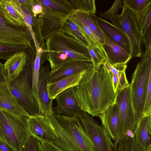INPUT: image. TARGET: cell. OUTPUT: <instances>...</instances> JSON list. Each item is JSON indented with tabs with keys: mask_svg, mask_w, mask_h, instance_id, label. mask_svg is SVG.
Here are the masks:
<instances>
[{
	"mask_svg": "<svg viewBox=\"0 0 151 151\" xmlns=\"http://www.w3.org/2000/svg\"><path fill=\"white\" fill-rule=\"evenodd\" d=\"M137 24L142 36L151 26V4L135 18Z\"/></svg>",
	"mask_w": 151,
	"mask_h": 151,
	"instance_id": "f1b7e54d",
	"label": "cell"
},
{
	"mask_svg": "<svg viewBox=\"0 0 151 151\" xmlns=\"http://www.w3.org/2000/svg\"><path fill=\"white\" fill-rule=\"evenodd\" d=\"M9 80L0 83V90L7 86L9 84Z\"/></svg>",
	"mask_w": 151,
	"mask_h": 151,
	"instance_id": "7dc6e473",
	"label": "cell"
},
{
	"mask_svg": "<svg viewBox=\"0 0 151 151\" xmlns=\"http://www.w3.org/2000/svg\"><path fill=\"white\" fill-rule=\"evenodd\" d=\"M75 88L80 107L92 117L98 116L115 101L111 73L104 64L87 71Z\"/></svg>",
	"mask_w": 151,
	"mask_h": 151,
	"instance_id": "6da1fadb",
	"label": "cell"
},
{
	"mask_svg": "<svg viewBox=\"0 0 151 151\" xmlns=\"http://www.w3.org/2000/svg\"><path fill=\"white\" fill-rule=\"evenodd\" d=\"M57 106L53 108L55 114L80 118L86 113L80 107L75 87L67 89L55 97Z\"/></svg>",
	"mask_w": 151,
	"mask_h": 151,
	"instance_id": "7c38bea8",
	"label": "cell"
},
{
	"mask_svg": "<svg viewBox=\"0 0 151 151\" xmlns=\"http://www.w3.org/2000/svg\"><path fill=\"white\" fill-rule=\"evenodd\" d=\"M41 5L42 12L39 19L34 17L36 19H34L33 25L38 26L42 39L46 40L53 34L60 32L65 20L70 14L52 10Z\"/></svg>",
	"mask_w": 151,
	"mask_h": 151,
	"instance_id": "30bf717a",
	"label": "cell"
},
{
	"mask_svg": "<svg viewBox=\"0 0 151 151\" xmlns=\"http://www.w3.org/2000/svg\"><path fill=\"white\" fill-rule=\"evenodd\" d=\"M50 68L48 65L40 66L36 93L39 115L45 117L49 116L54 113L52 106L53 100L49 98L47 89Z\"/></svg>",
	"mask_w": 151,
	"mask_h": 151,
	"instance_id": "4fadbf2b",
	"label": "cell"
},
{
	"mask_svg": "<svg viewBox=\"0 0 151 151\" xmlns=\"http://www.w3.org/2000/svg\"><path fill=\"white\" fill-rule=\"evenodd\" d=\"M45 118L50 136L48 144L58 151H95L79 118L53 113Z\"/></svg>",
	"mask_w": 151,
	"mask_h": 151,
	"instance_id": "7a4b0ae2",
	"label": "cell"
},
{
	"mask_svg": "<svg viewBox=\"0 0 151 151\" xmlns=\"http://www.w3.org/2000/svg\"><path fill=\"white\" fill-rule=\"evenodd\" d=\"M79 119L95 151H114V145L112 139L103 126L99 125L93 117L86 113Z\"/></svg>",
	"mask_w": 151,
	"mask_h": 151,
	"instance_id": "9c48e42d",
	"label": "cell"
},
{
	"mask_svg": "<svg viewBox=\"0 0 151 151\" xmlns=\"http://www.w3.org/2000/svg\"><path fill=\"white\" fill-rule=\"evenodd\" d=\"M91 57L93 66L104 64L107 61V56L102 45L89 41L87 47Z\"/></svg>",
	"mask_w": 151,
	"mask_h": 151,
	"instance_id": "83f0119b",
	"label": "cell"
},
{
	"mask_svg": "<svg viewBox=\"0 0 151 151\" xmlns=\"http://www.w3.org/2000/svg\"><path fill=\"white\" fill-rule=\"evenodd\" d=\"M30 47L29 45L11 46L0 43V59L6 60L15 53L25 51Z\"/></svg>",
	"mask_w": 151,
	"mask_h": 151,
	"instance_id": "d6a6232c",
	"label": "cell"
},
{
	"mask_svg": "<svg viewBox=\"0 0 151 151\" xmlns=\"http://www.w3.org/2000/svg\"><path fill=\"white\" fill-rule=\"evenodd\" d=\"M40 142L36 138L30 136L24 146L22 151H39Z\"/></svg>",
	"mask_w": 151,
	"mask_h": 151,
	"instance_id": "74e56055",
	"label": "cell"
},
{
	"mask_svg": "<svg viewBox=\"0 0 151 151\" xmlns=\"http://www.w3.org/2000/svg\"><path fill=\"white\" fill-rule=\"evenodd\" d=\"M0 151H13L9 147L0 140Z\"/></svg>",
	"mask_w": 151,
	"mask_h": 151,
	"instance_id": "bcb514c9",
	"label": "cell"
},
{
	"mask_svg": "<svg viewBox=\"0 0 151 151\" xmlns=\"http://www.w3.org/2000/svg\"><path fill=\"white\" fill-rule=\"evenodd\" d=\"M37 3L54 10L70 14L74 8L69 0H36Z\"/></svg>",
	"mask_w": 151,
	"mask_h": 151,
	"instance_id": "4316f807",
	"label": "cell"
},
{
	"mask_svg": "<svg viewBox=\"0 0 151 151\" xmlns=\"http://www.w3.org/2000/svg\"><path fill=\"white\" fill-rule=\"evenodd\" d=\"M110 73L112 77L114 91L115 93H116L118 85L119 78L117 75L113 74L111 72Z\"/></svg>",
	"mask_w": 151,
	"mask_h": 151,
	"instance_id": "b9f144b4",
	"label": "cell"
},
{
	"mask_svg": "<svg viewBox=\"0 0 151 151\" xmlns=\"http://www.w3.org/2000/svg\"><path fill=\"white\" fill-rule=\"evenodd\" d=\"M145 151H151V146L147 150Z\"/></svg>",
	"mask_w": 151,
	"mask_h": 151,
	"instance_id": "681fc988",
	"label": "cell"
},
{
	"mask_svg": "<svg viewBox=\"0 0 151 151\" xmlns=\"http://www.w3.org/2000/svg\"><path fill=\"white\" fill-rule=\"evenodd\" d=\"M123 3V6L128 9L136 18L151 4V0H124Z\"/></svg>",
	"mask_w": 151,
	"mask_h": 151,
	"instance_id": "f546056e",
	"label": "cell"
},
{
	"mask_svg": "<svg viewBox=\"0 0 151 151\" xmlns=\"http://www.w3.org/2000/svg\"><path fill=\"white\" fill-rule=\"evenodd\" d=\"M9 80L6 76L3 64L0 62V83Z\"/></svg>",
	"mask_w": 151,
	"mask_h": 151,
	"instance_id": "7bdbcfd3",
	"label": "cell"
},
{
	"mask_svg": "<svg viewBox=\"0 0 151 151\" xmlns=\"http://www.w3.org/2000/svg\"><path fill=\"white\" fill-rule=\"evenodd\" d=\"M12 6L26 23L32 36H34L32 28L33 16L31 11L32 7L27 4H21L16 0H5Z\"/></svg>",
	"mask_w": 151,
	"mask_h": 151,
	"instance_id": "cb8c5ba5",
	"label": "cell"
},
{
	"mask_svg": "<svg viewBox=\"0 0 151 151\" xmlns=\"http://www.w3.org/2000/svg\"><path fill=\"white\" fill-rule=\"evenodd\" d=\"M87 70H83L56 81L48 83L47 89L49 98L53 100L58 95L64 91L78 85Z\"/></svg>",
	"mask_w": 151,
	"mask_h": 151,
	"instance_id": "ac0fdd59",
	"label": "cell"
},
{
	"mask_svg": "<svg viewBox=\"0 0 151 151\" xmlns=\"http://www.w3.org/2000/svg\"><path fill=\"white\" fill-rule=\"evenodd\" d=\"M114 151H145L134 137H124L114 146Z\"/></svg>",
	"mask_w": 151,
	"mask_h": 151,
	"instance_id": "4dcf8cb0",
	"label": "cell"
},
{
	"mask_svg": "<svg viewBox=\"0 0 151 151\" xmlns=\"http://www.w3.org/2000/svg\"><path fill=\"white\" fill-rule=\"evenodd\" d=\"M45 44L44 52L64 53L68 56V62L92 61L86 46L72 36L60 32L50 37L46 40Z\"/></svg>",
	"mask_w": 151,
	"mask_h": 151,
	"instance_id": "5b68a950",
	"label": "cell"
},
{
	"mask_svg": "<svg viewBox=\"0 0 151 151\" xmlns=\"http://www.w3.org/2000/svg\"><path fill=\"white\" fill-rule=\"evenodd\" d=\"M103 33L104 40L102 45L107 56V61L112 65L127 64L132 58L131 55Z\"/></svg>",
	"mask_w": 151,
	"mask_h": 151,
	"instance_id": "e0dca14e",
	"label": "cell"
},
{
	"mask_svg": "<svg viewBox=\"0 0 151 151\" xmlns=\"http://www.w3.org/2000/svg\"><path fill=\"white\" fill-rule=\"evenodd\" d=\"M27 60L25 51L15 53L3 64L4 71L9 81L15 79L23 70Z\"/></svg>",
	"mask_w": 151,
	"mask_h": 151,
	"instance_id": "ffe728a7",
	"label": "cell"
},
{
	"mask_svg": "<svg viewBox=\"0 0 151 151\" xmlns=\"http://www.w3.org/2000/svg\"><path fill=\"white\" fill-rule=\"evenodd\" d=\"M141 56L130 84L134 107L139 119L142 115L147 85L151 76V55L142 54Z\"/></svg>",
	"mask_w": 151,
	"mask_h": 151,
	"instance_id": "52a82bcc",
	"label": "cell"
},
{
	"mask_svg": "<svg viewBox=\"0 0 151 151\" xmlns=\"http://www.w3.org/2000/svg\"><path fill=\"white\" fill-rule=\"evenodd\" d=\"M70 17L73 20L74 22L82 32L89 42V41H91L96 44L100 43L96 36L88 27L77 19L74 17Z\"/></svg>",
	"mask_w": 151,
	"mask_h": 151,
	"instance_id": "e575fe53",
	"label": "cell"
},
{
	"mask_svg": "<svg viewBox=\"0 0 151 151\" xmlns=\"http://www.w3.org/2000/svg\"><path fill=\"white\" fill-rule=\"evenodd\" d=\"M115 101L119 109V122L114 146L128 131L134 133L139 118L135 111L130 84L116 91Z\"/></svg>",
	"mask_w": 151,
	"mask_h": 151,
	"instance_id": "8992f818",
	"label": "cell"
},
{
	"mask_svg": "<svg viewBox=\"0 0 151 151\" xmlns=\"http://www.w3.org/2000/svg\"><path fill=\"white\" fill-rule=\"evenodd\" d=\"M112 140L116 139L119 122V108L116 101L98 116Z\"/></svg>",
	"mask_w": 151,
	"mask_h": 151,
	"instance_id": "2e32d148",
	"label": "cell"
},
{
	"mask_svg": "<svg viewBox=\"0 0 151 151\" xmlns=\"http://www.w3.org/2000/svg\"><path fill=\"white\" fill-rule=\"evenodd\" d=\"M69 17H74L86 26L102 45L104 43V37L102 30L91 18V14L79 9L73 10Z\"/></svg>",
	"mask_w": 151,
	"mask_h": 151,
	"instance_id": "603a6c76",
	"label": "cell"
},
{
	"mask_svg": "<svg viewBox=\"0 0 151 151\" xmlns=\"http://www.w3.org/2000/svg\"><path fill=\"white\" fill-rule=\"evenodd\" d=\"M93 66L92 61H77L65 63L50 71L49 83L56 81L83 70H88Z\"/></svg>",
	"mask_w": 151,
	"mask_h": 151,
	"instance_id": "9a60e30c",
	"label": "cell"
},
{
	"mask_svg": "<svg viewBox=\"0 0 151 151\" xmlns=\"http://www.w3.org/2000/svg\"><path fill=\"white\" fill-rule=\"evenodd\" d=\"M123 1L122 0H115L111 8L107 11L99 13V15L101 17H104L111 20L112 19L118 15L119 10L123 7L122 5Z\"/></svg>",
	"mask_w": 151,
	"mask_h": 151,
	"instance_id": "d590c367",
	"label": "cell"
},
{
	"mask_svg": "<svg viewBox=\"0 0 151 151\" xmlns=\"http://www.w3.org/2000/svg\"><path fill=\"white\" fill-rule=\"evenodd\" d=\"M60 32L72 36L87 47L89 45V42L73 20L69 16L65 20Z\"/></svg>",
	"mask_w": 151,
	"mask_h": 151,
	"instance_id": "484cf974",
	"label": "cell"
},
{
	"mask_svg": "<svg viewBox=\"0 0 151 151\" xmlns=\"http://www.w3.org/2000/svg\"><path fill=\"white\" fill-rule=\"evenodd\" d=\"M33 62L27 58L24 68L15 79L9 81V89L23 108L31 116L39 115L37 100L33 94L32 68Z\"/></svg>",
	"mask_w": 151,
	"mask_h": 151,
	"instance_id": "277c9868",
	"label": "cell"
},
{
	"mask_svg": "<svg viewBox=\"0 0 151 151\" xmlns=\"http://www.w3.org/2000/svg\"><path fill=\"white\" fill-rule=\"evenodd\" d=\"M136 142L145 151L151 146V114L142 116L134 132Z\"/></svg>",
	"mask_w": 151,
	"mask_h": 151,
	"instance_id": "d6986e66",
	"label": "cell"
},
{
	"mask_svg": "<svg viewBox=\"0 0 151 151\" xmlns=\"http://www.w3.org/2000/svg\"><path fill=\"white\" fill-rule=\"evenodd\" d=\"M43 151H58L51 145L44 142H40Z\"/></svg>",
	"mask_w": 151,
	"mask_h": 151,
	"instance_id": "ee69618b",
	"label": "cell"
},
{
	"mask_svg": "<svg viewBox=\"0 0 151 151\" xmlns=\"http://www.w3.org/2000/svg\"><path fill=\"white\" fill-rule=\"evenodd\" d=\"M96 23L102 31L111 40L124 49L131 56V44L127 35L118 27L107 21L91 14Z\"/></svg>",
	"mask_w": 151,
	"mask_h": 151,
	"instance_id": "5bb4252c",
	"label": "cell"
},
{
	"mask_svg": "<svg viewBox=\"0 0 151 151\" xmlns=\"http://www.w3.org/2000/svg\"><path fill=\"white\" fill-rule=\"evenodd\" d=\"M74 9H79L91 14H95L96 9L94 0H69Z\"/></svg>",
	"mask_w": 151,
	"mask_h": 151,
	"instance_id": "836d02e7",
	"label": "cell"
},
{
	"mask_svg": "<svg viewBox=\"0 0 151 151\" xmlns=\"http://www.w3.org/2000/svg\"><path fill=\"white\" fill-rule=\"evenodd\" d=\"M44 52V50L41 48L39 49L38 50H36L35 58L33 63L32 88L33 95L36 99L40 70L42 63L41 61V58L42 53Z\"/></svg>",
	"mask_w": 151,
	"mask_h": 151,
	"instance_id": "1f68e13d",
	"label": "cell"
},
{
	"mask_svg": "<svg viewBox=\"0 0 151 151\" xmlns=\"http://www.w3.org/2000/svg\"><path fill=\"white\" fill-rule=\"evenodd\" d=\"M28 117L0 108V140L13 151H22L30 136Z\"/></svg>",
	"mask_w": 151,
	"mask_h": 151,
	"instance_id": "3957f363",
	"label": "cell"
},
{
	"mask_svg": "<svg viewBox=\"0 0 151 151\" xmlns=\"http://www.w3.org/2000/svg\"><path fill=\"white\" fill-rule=\"evenodd\" d=\"M0 108L16 114L27 117L30 116L23 108L12 93L8 85L0 90Z\"/></svg>",
	"mask_w": 151,
	"mask_h": 151,
	"instance_id": "7402d4cb",
	"label": "cell"
},
{
	"mask_svg": "<svg viewBox=\"0 0 151 151\" xmlns=\"http://www.w3.org/2000/svg\"><path fill=\"white\" fill-rule=\"evenodd\" d=\"M39 151H43L40 142L39 143Z\"/></svg>",
	"mask_w": 151,
	"mask_h": 151,
	"instance_id": "c3c4849f",
	"label": "cell"
},
{
	"mask_svg": "<svg viewBox=\"0 0 151 151\" xmlns=\"http://www.w3.org/2000/svg\"><path fill=\"white\" fill-rule=\"evenodd\" d=\"M30 35L27 27H16L7 22L0 8V43L11 46L26 45L31 47Z\"/></svg>",
	"mask_w": 151,
	"mask_h": 151,
	"instance_id": "8fae6325",
	"label": "cell"
},
{
	"mask_svg": "<svg viewBox=\"0 0 151 151\" xmlns=\"http://www.w3.org/2000/svg\"><path fill=\"white\" fill-rule=\"evenodd\" d=\"M16 0L19 3L26 4L31 7L33 6L35 3L33 0Z\"/></svg>",
	"mask_w": 151,
	"mask_h": 151,
	"instance_id": "f6af8a7d",
	"label": "cell"
},
{
	"mask_svg": "<svg viewBox=\"0 0 151 151\" xmlns=\"http://www.w3.org/2000/svg\"><path fill=\"white\" fill-rule=\"evenodd\" d=\"M151 114V76L149 80L144 101L142 115Z\"/></svg>",
	"mask_w": 151,
	"mask_h": 151,
	"instance_id": "8d00e7d4",
	"label": "cell"
},
{
	"mask_svg": "<svg viewBox=\"0 0 151 151\" xmlns=\"http://www.w3.org/2000/svg\"><path fill=\"white\" fill-rule=\"evenodd\" d=\"M118 78V85L116 91L121 90L129 84L127 78L126 70L120 71Z\"/></svg>",
	"mask_w": 151,
	"mask_h": 151,
	"instance_id": "f35d334b",
	"label": "cell"
},
{
	"mask_svg": "<svg viewBox=\"0 0 151 151\" xmlns=\"http://www.w3.org/2000/svg\"><path fill=\"white\" fill-rule=\"evenodd\" d=\"M35 1V4L31 8V11L33 17H36L38 14L42 12V7L41 4Z\"/></svg>",
	"mask_w": 151,
	"mask_h": 151,
	"instance_id": "60d3db41",
	"label": "cell"
},
{
	"mask_svg": "<svg viewBox=\"0 0 151 151\" xmlns=\"http://www.w3.org/2000/svg\"><path fill=\"white\" fill-rule=\"evenodd\" d=\"M142 42L145 45V49L151 47V26L142 36Z\"/></svg>",
	"mask_w": 151,
	"mask_h": 151,
	"instance_id": "ab89813d",
	"label": "cell"
},
{
	"mask_svg": "<svg viewBox=\"0 0 151 151\" xmlns=\"http://www.w3.org/2000/svg\"><path fill=\"white\" fill-rule=\"evenodd\" d=\"M120 15L111 19L113 24L127 35L130 41L132 57H141L142 54V36L138 29L135 17L130 11L123 6Z\"/></svg>",
	"mask_w": 151,
	"mask_h": 151,
	"instance_id": "ba28073f",
	"label": "cell"
},
{
	"mask_svg": "<svg viewBox=\"0 0 151 151\" xmlns=\"http://www.w3.org/2000/svg\"><path fill=\"white\" fill-rule=\"evenodd\" d=\"M30 136L38 139L40 141L48 143L50 140L45 117L39 115L30 116L27 120Z\"/></svg>",
	"mask_w": 151,
	"mask_h": 151,
	"instance_id": "44dd1931",
	"label": "cell"
},
{
	"mask_svg": "<svg viewBox=\"0 0 151 151\" xmlns=\"http://www.w3.org/2000/svg\"><path fill=\"white\" fill-rule=\"evenodd\" d=\"M0 8L6 20L15 27H27L22 18L5 0H0Z\"/></svg>",
	"mask_w": 151,
	"mask_h": 151,
	"instance_id": "d4e9b609",
	"label": "cell"
}]
</instances>
